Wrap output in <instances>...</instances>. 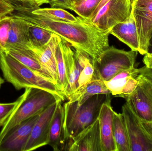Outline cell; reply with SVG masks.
Listing matches in <instances>:
<instances>
[{
    "label": "cell",
    "mask_w": 152,
    "mask_h": 151,
    "mask_svg": "<svg viewBox=\"0 0 152 151\" xmlns=\"http://www.w3.org/2000/svg\"><path fill=\"white\" fill-rule=\"evenodd\" d=\"M4 79H3L0 76V88H1V85L4 83Z\"/></svg>",
    "instance_id": "f35d334b"
},
{
    "label": "cell",
    "mask_w": 152,
    "mask_h": 151,
    "mask_svg": "<svg viewBox=\"0 0 152 151\" xmlns=\"http://www.w3.org/2000/svg\"><path fill=\"white\" fill-rule=\"evenodd\" d=\"M0 69L5 79L17 90L35 88L58 96L63 100L66 98L53 82L42 77L4 51L0 52Z\"/></svg>",
    "instance_id": "3957f363"
},
{
    "label": "cell",
    "mask_w": 152,
    "mask_h": 151,
    "mask_svg": "<svg viewBox=\"0 0 152 151\" xmlns=\"http://www.w3.org/2000/svg\"><path fill=\"white\" fill-rule=\"evenodd\" d=\"M132 0H110L90 20L101 29L110 31L125 21L132 12Z\"/></svg>",
    "instance_id": "8992f818"
},
{
    "label": "cell",
    "mask_w": 152,
    "mask_h": 151,
    "mask_svg": "<svg viewBox=\"0 0 152 151\" xmlns=\"http://www.w3.org/2000/svg\"><path fill=\"white\" fill-rule=\"evenodd\" d=\"M66 151H102L98 119L70 140Z\"/></svg>",
    "instance_id": "7c38bea8"
},
{
    "label": "cell",
    "mask_w": 152,
    "mask_h": 151,
    "mask_svg": "<svg viewBox=\"0 0 152 151\" xmlns=\"http://www.w3.org/2000/svg\"><path fill=\"white\" fill-rule=\"evenodd\" d=\"M37 6L40 7L45 4H49L50 0H32Z\"/></svg>",
    "instance_id": "8d00e7d4"
},
{
    "label": "cell",
    "mask_w": 152,
    "mask_h": 151,
    "mask_svg": "<svg viewBox=\"0 0 152 151\" xmlns=\"http://www.w3.org/2000/svg\"><path fill=\"white\" fill-rule=\"evenodd\" d=\"M67 55L69 83L66 92V98L69 99L77 88L78 80L82 67L76 59L75 51L72 49L70 44L68 48Z\"/></svg>",
    "instance_id": "cb8c5ba5"
},
{
    "label": "cell",
    "mask_w": 152,
    "mask_h": 151,
    "mask_svg": "<svg viewBox=\"0 0 152 151\" xmlns=\"http://www.w3.org/2000/svg\"><path fill=\"white\" fill-rule=\"evenodd\" d=\"M61 38L53 34L50 40L43 47L31 48L35 56L44 70L52 78L57 86L58 76L56 63V51Z\"/></svg>",
    "instance_id": "4fadbf2b"
},
{
    "label": "cell",
    "mask_w": 152,
    "mask_h": 151,
    "mask_svg": "<svg viewBox=\"0 0 152 151\" xmlns=\"http://www.w3.org/2000/svg\"><path fill=\"white\" fill-rule=\"evenodd\" d=\"M137 87L126 103L142 121H152V80L140 73Z\"/></svg>",
    "instance_id": "52a82bcc"
},
{
    "label": "cell",
    "mask_w": 152,
    "mask_h": 151,
    "mask_svg": "<svg viewBox=\"0 0 152 151\" xmlns=\"http://www.w3.org/2000/svg\"><path fill=\"white\" fill-rule=\"evenodd\" d=\"M72 1H73V3L75 2L76 1V0H72Z\"/></svg>",
    "instance_id": "ab89813d"
},
{
    "label": "cell",
    "mask_w": 152,
    "mask_h": 151,
    "mask_svg": "<svg viewBox=\"0 0 152 151\" xmlns=\"http://www.w3.org/2000/svg\"><path fill=\"white\" fill-rule=\"evenodd\" d=\"M110 34L127 45L131 50L139 52V38L135 20L132 12L125 21L113 27L110 31Z\"/></svg>",
    "instance_id": "2e32d148"
},
{
    "label": "cell",
    "mask_w": 152,
    "mask_h": 151,
    "mask_svg": "<svg viewBox=\"0 0 152 151\" xmlns=\"http://www.w3.org/2000/svg\"><path fill=\"white\" fill-rule=\"evenodd\" d=\"M140 68L135 67L124 70L104 83L113 96L126 99L134 92L138 84Z\"/></svg>",
    "instance_id": "8fae6325"
},
{
    "label": "cell",
    "mask_w": 152,
    "mask_h": 151,
    "mask_svg": "<svg viewBox=\"0 0 152 151\" xmlns=\"http://www.w3.org/2000/svg\"><path fill=\"white\" fill-rule=\"evenodd\" d=\"M73 3L72 0H50L49 4L51 8H61L72 11Z\"/></svg>",
    "instance_id": "f546056e"
},
{
    "label": "cell",
    "mask_w": 152,
    "mask_h": 151,
    "mask_svg": "<svg viewBox=\"0 0 152 151\" xmlns=\"http://www.w3.org/2000/svg\"><path fill=\"white\" fill-rule=\"evenodd\" d=\"M121 113L127 130L130 151H152V137L126 103L122 106Z\"/></svg>",
    "instance_id": "ba28073f"
},
{
    "label": "cell",
    "mask_w": 152,
    "mask_h": 151,
    "mask_svg": "<svg viewBox=\"0 0 152 151\" xmlns=\"http://www.w3.org/2000/svg\"><path fill=\"white\" fill-rule=\"evenodd\" d=\"M113 135L117 151H130L129 139L125 120L122 113L114 111Z\"/></svg>",
    "instance_id": "7402d4cb"
},
{
    "label": "cell",
    "mask_w": 152,
    "mask_h": 151,
    "mask_svg": "<svg viewBox=\"0 0 152 151\" xmlns=\"http://www.w3.org/2000/svg\"><path fill=\"white\" fill-rule=\"evenodd\" d=\"M101 94L111 95L104 81L99 79H95L76 90L68 99V102H77L79 104H81L91 97Z\"/></svg>",
    "instance_id": "44dd1931"
},
{
    "label": "cell",
    "mask_w": 152,
    "mask_h": 151,
    "mask_svg": "<svg viewBox=\"0 0 152 151\" xmlns=\"http://www.w3.org/2000/svg\"><path fill=\"white\" fill-rule=\"evenodd\" d=\"M62 101L58 102L53 117L49 132L47 145L50 146L54 151L65 150L66 141L64 134V108Z\"/></svg>",
    "instance_id": "e0dca14e"
},
{
    "label": "cell",
    "mask_w": 152,
    "mask_h": 151,
    "mask_svg": "<svg viewBox=\"0 0 152 151\" xmlns=\"http://www.w3.org/2000/svg\"><path fill=\"white\" fill-rule=\"evenodd\" d=\"M33 13L56 20H62L68 22H75L78 20L77 17L64 9L57 8H41L40 7H32Z\"/></svg>",
    "instance_id": "d4e9b609"
},
{
    "label": "cell",
    "mask_w": 152,
    "mask_h": 151,
    "mask_svg": "<svg viewBox=\"0 0 152 151\" xmlns=\"http://www.w3.org/2000/svg\"><path fill=\"white\" fill-rule=\"evenodd\" d=\"M27 24L30 43L29 48L43 47L50 40L53 34L38 27Z\"/></svg>",
    "instance_id": "484cf974"
},
{
    "label": "cell",
    "mask_w": 152,
    "mask_h": 151,
    "mask_svg": "<svg viewBox=\"0 0 152 151\" xmlns=\"http://www.w3.org/2000/svg\"><path fill=\"white\" fill-rule=\"evenodd\" d=\"M10 2V3L13 4V5H19V4H22V3L20 2V0H6Z\"/></svg>",
    "instance_id": "74e56055"
},
{
    "label": "cell",
    "mask_w": 152,
    "mask_h": 151,
    "mask_svg": "<svg viewBox=\"0 0 152 151\" xmlns=\"http://www.w3.org/2000/svg\"><path fill=\"white\" fill-rule=\"evenodd\" d=\"M69 45V43L61 39L56 51L58 76L57 87L65 98L69 83L67 55L68 48Z\"/></svg>",
    "instance_id": "ac0fdd59"
},
{
    "label": "cell",
    "mask_w": 152,
    "mask_h": 151,
    "mask_svg": "<svg viewBox=\"0 0 152 151\" xmlns=\"http://www.w3.org/2000/svg\"><path fill=\"white\" fill-rule=\"evenodd\" d=\"M58 102L39 114V118L32 129L24 151L34 150L47 145L51 123Z\"/></svg>",
    "instance_id": "30bf717a"
},
{
    "label": "cell",
    "mask_w": 152,
    "mask_h": 151,
    "mask_svg": "<svg viewBox=\"0 0 152 151\" xmlns=\"http://www.w3.org/2000/svg\"><path fill=\"white\" fill-rule=\"evenodd\" d=\"M142 125L144 128L147 131V133L152 137V121L146 122L141 121Z\"/></svg>",
    "instance_id": "836d02e7"
},
{
    "label": "cell",
    "mask_w": 152,
    "mask_h": 151,
    "mask_svg": "<svg viewBox=\"0 0 152 151\" xmlns=\"http://www.w3.org/2000/svg\"><path fill=\"white\" fill-rule=\"evenodd\" d=\"M4 51L42 77L53 82L52 78L44 70L30 49L9 47Z\"/></svg>",
    "instance_id": "d6986e66"
},
{
    "label": "cell",
    "mask_w": 152,
    "mask_h": 151,
    "mask_svg": "<svg viewBox=\"0 0 152 151\" xmlns=\"http://www.w3.org/2000/svg\"><path fill=\"white\" fill-rule=\"evenodd\" d=\"M12 17L7 15L0 17V52L4 51L10 35Z\"/></svg>",
    "instance_id": "83f0119b"
},
{
    "label": "cell",
    "mask_w": 152,
    "mask_h": 151,
    "mask_svg": "<svg viewBox=\"0 0 152 151\" xmlns=\"http://www.w3.org/2000/svg\"><path fill=\"white\" fill-rule=\"evenodd\" d=\"M140 72L149 77L152 80V69L148 68L145 66L143 67L140 68Z\"/></svg>",
    "instance_id": "d6a6232c"
},
{
    "label": "cell",
    "mask_w": 152,
    "mask_h": 151,
    "mask_svg": "<svg viewBox=\"0 0 152 151\" xmlns=\"http://www.w3.org/2000/svg\"><path fill=\"white\" fill-rule=\"evenodd\" d=\"M12 17L11 27L5 48L9 47L29 48L28 25L21 19Z\"/></svg>",
    "instance_id": "ffe728a7"
},
{
    "label": "cell",
    "mask_w": 152,
    "mask_h": 151,
    "mask_svg": "<svg viewBox=\"0 0 152 151\" xmlns=\"http://www.w3.org/2000/svg\"><path fill=\"white\" fill-rule=\"evenodd\" d=\"M39 114L22 121L11 129L0 140V151H24L32 129L39 118Z\"/></svg>",
    "instance_id": "9c48e42d"
},
{
    "label": "cell",
    "mask_w": 152,
    "mask_h": 151,
    "mask_svg": "<svg viewBox=\"0 0 152 151\" xmlns=\"http://www.w3.org/2000/svg\"><path fill=\"white\" fill-rule=\"evenodd\" d=\"M22 3V5L28 7H38L32 0H20Z\"/></svg>",
    "instance_id": "e575fe53"
},
{
    "label": "cell",
    "mask_w": 152,
    "mask_h": 151,
    "mask_svg": "<svg viewBox=\"0 0 152 151\" xmlns=\"http://www.w3.org/2000/svg\"><path fill=\"white\" fill-rule=\"evenodd\" d=\"M137 54V51H126L110 46L94 63L96 79L106 81L120 72L135 67Z\"/></svg>",
    "instance_id": "5b68a950"
},
{
    "label": "cell",
    "mask_w": 152,
    "mask_h": 151,
    "mask_svg": "<svg viewBox=\"0 0 152 151\" xmlns=\"http://www.w3.org/2000/svg\"><path fill=\"white\" fill-rule=\"evenodd\" d=\"M102 0H80L73 3L72 11L78 16L90 19Z\"/></svg>",
    "instance_id": "4316f807"
},
{
    "label": "cell",
    "mask_w": 152,
    "mask_h": 151,
    "mask_svg": "<svg viewBox=\"0 0 152 151\" xmlns=\"http://www.w3.org/2000/svg\"><path fill=\"white\" fill-rule=\"evenodd\" d=\"M14 9V6L6 0H0V17L10 15Z\"/></svg>",
    "instance_id": "4dcf8cb0"
},
{
    "label": "cell",
    "mask_w": 152,
    "mask_h": 151,
    "mask_svg": "<svg viewBox=\"0 0 152 151\" xmlns=\"http://www.w3.org/2000/svg\"><path fill=\"white\" fill-rule=\"evenodd\" d=\"M110 1V0H102V1H101L100 2V3H99V5H98V6H97V8H96V10H95V11L94 12H93L92 16H91V17H90V18L89 19L91 20V19L92 18L94 17V16L95 15V14H96V12H97V11H98V10H99V9H100V8H101V7H102V6H103V5H104V4H106V3Z\"/></svg>",
    "instance_id": "d590c367"
},
{
    "label": "cell",
    "mask_w": 152,
    "mask_h": 151,
    "mask_svg": "<svg viewBox=\"0 0 152 151\" xmlns=\"http://www.w3.org/2000/svg\"><path fill=\"white\" fill-rule=\"evenodd\" d=\"M152 52V49H151V52Z\"/></svg>",
    "instance_id": "60d3db41"
},
{
    "label": "cell",
    "mask_w": 152,
    "mask_h": 151,
    "mask_svg": "<svg viewBox=\"0 0 152 151\" xmlns=\"http://www.w3.org/2000/svg\"><path fill=\"white\" fill-rule=\"evenodd\" d=\"M19 98L16 108L10 115L0 132V140L12 128L22 121L42 113L59 101L58 96L41 89L27 88Z\"/></svg>",
    "instance_id": "277c9868"
},
{
    "label": "cell",
    "mask_w": 152,
    "mask_h": 151,
    "mask_svg": "<svg viewBox=\"0 0 152 151\" xmlns=\"http://www.w3.org/2000/svg\"><path fill=\"white\" fill-rule=\"evenodd\" d=\"M18 102V99L13 103H0V126H4L8 118L16 108Z\"/></svg>",
    "instance_id": "f1b7e54d"
},
{
    "label": "cell",
    "mask_w": 152,
    "mask_h": 151,
    "mask_svg": "<svg viewBox=\"0 0 152 151\" xmlns=\"http://www.w3.org/2000/svg\"><path fill=\"white\" fill-rule=\"evenodd\" d=\"M114 111L111 99L104 103L98 116L102 151H117L113 135V116Z\"/></svg>",
    "instance_id": "5bb4252c"
},
{
    "label": "cell",
    "mask_w": 152,
    "mask_h": 151,
    "mask_svg": "<svg viewBox=\"0 0 152 151\" xmlns=\"http://www.w3.org/2000/svg\"><path fill=\"white\" fill-rule=\"evenodd\" d=\"M0 127H1V126H0Z\"/></svg>",
    "instance_id": "b9f144b4"
},
{
    "label": "cell",
    "mask_w": 152,
    "mask_h": 151,
    "mask_svg": "<svg viewBox=\"0 0 152 151\" xmlns=\"http://www.w3.org/2000/svg\"><path fill=\"white\" fill-rule=\"evenodd\" d=\"M76 59L82 67L79 77L77 89L85 86L89 82L97 79L95 71L94 63L93 59L88 54L81 51L75 50Z\"/></svg>",
    "instance_id": "603a6c76"
},
{
    "label": "cell",
    "mask_w": 152,
    "mask_h": 151,
    "mask_svg": "<svg viewBox=\"0 0 152 151\" xmlns=\"http://www.w3.org/2000/svg\"><path fill=\"white\" fill-rule=\"evenodd\" d=\"M13 6L14 9L10 15L58 35L75 50L86 53L94 62L110 47V31L101 29L89 19L78 16L75 22H66L34 14L32 7L21 4Z\"/></svg>",
    "instance_id": "6da1fadb"
},
{
    "label": "cell",
    "mask_w": 152,
    "mask_h": 151,
    "mask_svg": "<svg viewBox=\"0 0 152 151\" xmlns=\"http://www.w3.org/2000/svg\"><path fill=\"white\" fill-rule=\"evenodd\" d=\"M132 12L139 38V53L145 55L149 52L152 38V10L132 7Z\"/></svg>",
    "instance_id": "9a60e30c"
},
{
    "label": "cell",
    "mask_w": 152,
    "mask_h": 151,
    "mask_svg": "<svg viewBox=\"0 0 152 151\" xmlns=\"http://www.w3.org/2000/svg\"><path fill=\"white\" fill-rule=\"evenodd\" d=\"M143 62L146 67L152 69V52H148L145 55Z\"/></svg>",
    "instance_id": "1f68e13d"
},
{
    "label": "cell",
    "mask_w": 152,
    "mask_h": 151,
    "mask_svg": "<svg viewBox=\"0 0 152 151\" xmlns=\"http://www.w3.org/2000/svg\"><path fill=\"white\" fill-rule=\"evenodd\" d=\"M111 94L95 95L81 104L68 102L63 105L66 149L69 142L98 119L102 105L111 99Z\"/></svg>",
    "instance_id": "7a4b0ae2"
}]
</instances>
